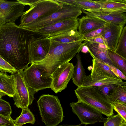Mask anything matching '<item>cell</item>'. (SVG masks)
Instances as JSON below:
<instances>
[{"label":"cell","instance_id":"5bb4252c","mask_svg":"<svg viewBox=\"0 0 126 126\" xmlns=\"http://www.w3.org/2000/svg\"><path fill=\"white\" fill-rule=\"evenodd\" d=\"M104 27L101 35L106 41L108 49L115 51L124 26L107 23Z\"/></svg>","mask_w":126,"mask_h":126},{"label":"cell","instance_id":"8d00e7d4","mask_svg":"<svg viewBox=\"0 0 126 126\" xmlns=\"http://www.w3.org/2000/svg\"><path fill=\"white\" fill-rule=\"evenodd\" d=\"M85 41L91 43H96L103 44L105 45L107 47L106 41L104 38L101 35H100L94 38Z\"/></svg>","mask_w":126,"mask_h":126},{"label":"cell","instance_id":"d590c367","mask_svg":"<svg viewBox=\"0 0 126 126\" xmlns=\"http://www.w3.org/2000/svg\"><path fill=\"white\" fill-rule=\"evenodd\" d=\"M106 64L109 67L111 71L120 79H121L126 80V76L121 71L113 65Z\"/></svg>","mask_w":126,"mask_h":126},{"label":"cell","instance_id":"ee69618b","mask_svg":"<svg viewBox=\"0 0 126 126\" xmlns=\"http://www.w3.org/2000/svg\"></svg>","mask_w":126,"mask_h":126},{"label":"cell","instance_id":"4316f807","mask_svg":"<svg viewBox=\"0 0 126 126\" xmlns=\"http://www.w3.org/2000/svg\"><path fill=\"white\" fill-rule=\"evenodd\" d=\"M20 115L14 120L15 124L17 126H22L25 124L29 123L33 124L35 121L34 115L28 108L23 109Z\"/></svg>","mask_w":126,"mask_h":126},{"label":"cell","instance_id":"cb8c5ba5","mask_svg":"<svg viewBox=\"0 0 126 126\" xmlns=\"http://www.w3.org/2000/svg\"><path fill=\"white\" fill-rule=\"evenodd\" d=\"M106 96L112 104L117 103L126 104V85H116L110 94Z\"/></svg>","mask_w":126,"mask_h":126},{"label":"cell","instance_id":"b9f144b4","mask_svg":"<svg viewBox=\"0 0 126 126\" xmlns=\"http://www.w3.org/2000/svg\"><path fill=\"white\" fill-rule=\"evenodd\" d=\"M121 126H126V122L124 121Z\"/></svg>","mask_w":126,"mask_h":126},{"label":"cell","instance_id":"9c48e42d","mask_svg":"<svg viewBox=\"0 0 126 126\" xmlns=\"http://www.w3.org/2000/svg\"><path fill=\"white\" fill-rule=\"evenodd\" d=\"M73 112L78 117L81 122L80 124L87 125L98 122L104 123L107 118L103 117L102 114L92 107L83 102L77 101L70 104Z\"/></svg>","mask_w":126,"mask_h":126},{"label":"cell","instance_id":"60d3db41","mask_svg":"<svg viewBox=\"0 0 126 126\" xmlns=\"http://www.w3.org/2000/svg\"><path fill=\"white\" fill-rule=\"evenodd\" d=\"M6 95V94L4 92L0 90V98Z\"/></svg>","mask_w":126,"mask_h":126},{"label":"cell","instance_id":"5b68a950","mask_svg":"<svg viewBox=\"0 0 126 126\" xmlns=\"http://www.w3.org/2000/svg\"><path fill=\"white\" fill-rule=\"evenodd\" d=\"M62 8L48 16L41 17L22 27L34 32L43 27L60 21L77 18L82 12L80 8L70 5L63 4Z\"/></svg>","mask_w":126,"mask_h":126},{"label":"cell","instance_id":"e575fe53","mask_svg":"<svg viewBox=\"0 0 126 126\" xmlns=\"http://www.w3.org/2000/svg\"><path fill=\"white\" fill-rule=\"evenodd\" d=\"M14 120L0 114V126H16Z\"/></svg>","mask_w":126,"mask_h":126},{"label":"cell","instance_id":"ffe728a7","mask_svg":"<svg viewBox=\"0 0 126 126\" xmlns=\"http://www.w3.org/2000/svg\"><path fill=\"white\" fill-rule=\"evenodd\" d=\"M108 84L126 85V82L122 80L110 78L92 79L90 75L86 76L83 84L79 87H96Z\"/></svg>","mask_w":126,"mask_h":126},{"label":"cell","instance_id":"83f0119b","mask_svg":"<svg viewBox=\"0 0 126 126\" xmlns=\"http://www.w3.org/2000/svg\"><path fill=\"white\" fill-rule=\"evenodd\" d=\"M115 52L126 59V26L124 27L119 39Z\"/></svg>","mask_w":126,"mask_h":126},{"label":"cell","instance_id":"7402d4cb","mask_svg":"<svg viewBox=\"0 0 126 126\" xmlns=\"http://www.w3.org/2000/svg\"><path fill=\"white\" fill-rule=\"evenodd\" d=\"M63 4L72 5L85 11H99L100 8L96 1L91 0H56Z\"/></svg>","mask_w":126,"mask_h":126},{"label":"cell","instance_id":"6da1fadb","mask_svg":"<svg viewBox=\"0 0 126 126\" xmlns=\"http://www.w3.org/2000/svg\"><path fill=\"white\" fill-rule=\"evenodd\" d=\"M31 32L14 23L0 26V56L18 70L30 63L28 44Z\"/></svg>","mask_w":126,"mask_h":126},{"label":"cell","instance_id":"603a6c76","mask_svg":"<svg viewBox=\"0 0 126 126\" xmlns=\"http://www.w3.org/2000/svg\"><path fill=\"white\" fill-rule=\"evenodd\" d=\"M0 90L10 97H14L15 90L13 74L9 75L6 73H2L0 74Z\"/></svg>","mask_w":126,"mask_h":126},{"label":"cell","instance_id":"52a82bcc","mask_svg":"<svg viewBox=\"0 0 126 126\" xmlns=\"http://www.w3.org/2000/svg\"><path fill=\"white\" fill-rule=\"evenodd\" d=\"M23 71L18 70L14 74L15 93L13 97L14 104L22 109L28 108L32 104L36 92L30 87L25 79Z\"/></svg>","mask_w":126,"mask_h":126},{"label":"cell","instance_id":"1f68e13d","mask_svg":"<svg viewBox=\"0 0 126 126\" xmlns=\"http://www.w3.org/2000/svg\"><path fill=\"white\" fill-rule=\"evenodd\" d=\"M113 110L126 122V104L117 103L112 104Z\"/></svg>","mask_w":126,"mask_h":126},{"label":"cell","instance_id":"e0dca14e","mask_svg":"<svg viewBox=\"0 0 126 126\" xmlns=\"http://www.w3.org/2000/svg\"><path fill=\"white\" fill-rule=\"evenodd\" d=\"M92 61V67L90 74L92 79L110 78L122 80L117 76L103 62L95 59H93Z\"/></svg>","mask_w":126,"mask_h":126},{"label":"cell","instance_id":"7c38bea8","mask_svg":"<svg viewBox=\"0 0 126 126\" xmlns=\"http://www.w3.org/2000/svg\"><path fill=\"white\" fill-rule=\"evenodd\" d=\"M25 6L16 1L0 0V26L15 21L24 13Z\"/></svg>","mask_w":126,"mask_h":126},{"label":"cell","instance_id":"f1b7e54d","mask_svg":"<svg viewBox=\"0 0 126 126\" xmlns=\"http://www.w3.org/2000/svg\"><path fill=\"white\" fill-rule=\"evenodd\" d=\"M124 121L118 114L116 115L113 114L108 117L104 123V126H121Z\"/></svg>","mask_w":126,"mask_h":126},{"label":"cell","instance_id":"d6a6232c","mask_svg":"<svg viewBox=\"0 0 126 126\" xmlns=\"http://www.w3.org/2000/svg\"><path fill=\"white\" fill-rule=\"evenodd\" d=\"M104 26L101 28L82 35L84 37V41L94 38L100 35H101L104 30Z\"/></svg>","mask_w":126,"mask_h":126},{"label":"cell","instance_id":"d6986e66","mask_svg":"<svg viewBox=\"0 0 126 126\" xmlns=\"http://www.w3.org/2000/svg\"><path fill=\"white\" fill-rule=\"evenodd\" d=\"M100 11L109 12L124 13L126 12V0H100L96 1Z\"/></svg>","mask_w":126,"mask_h":126},{"label":"cell","instance_id":"30bf717a","mask_svg":"<svg viewBox=\"0 0 126 126\" xmlns=\"http://www.w3.org/2000/svg\"><path fill=\"white\" fill-rule=\"evenodd\" d=\"M51 41L48 37L44 36L37 38L32 36L28 44L29 55L31 64L43 60L49 52Z\"/></svg>","mask_w":126,"mask_h":126},{"label":"cell","instance_id":"ac0fdd59","mask_svg":"<svg viewBox=\"0 0 126 126\" xmlns=\"http://www.w3.org/2000/svg\"><path fill=\"white\" fill-rule=\"evenodd\" d=\"M86 42V45L88 48V52L93 58L101 61L106 64L113 65L110 60L107 52V47L105 45L96 43Z\"/></svg>","mask_w":126,"mask_h":126},{"label":"cell","instance_id":"4dcf8cb0","mask_svg":"<svg viewBox=\"0 0 126 126\" xmlns=\"http://www.w3.org/2000/svg\"><path fill=\"white\" fill-rule=\"evenodd\" d=\"M0 70L1 73H15L18 70L15 68L0 56Z\"/></svg>","mask_w":126,"mask_h":126},{"label":"cell","instance_id":"277c9868","mask_svg":"<svg viewBox=\"0 0 126 126\" xmlns=\"http://www.w3.org/2000/svg\"><path fill=\"white\" fill-rule=\"evenodd\" d=\"M37 103L42 121L46 126H56L63 121V109L57 96L42 94Z\"/></svg>","mask_w":126,"mask_h":126},{"label":"cell","instance_id":"d4e9b609","mask_svg":"<svg viewBox=\"0 0 126 126\" xmlns=\"http://www.w3.org/2000/svg\"><path fill=\"white\" fill-rule=\"evenodd\" d=\"M77 63L74 67L72 79L73 82L78 87L81 86L86 76L82 62L81 56L79 53L76 55Z\"/></svg>","mask_w":126,"mask_h":126},{"label":"cell","instance_id":"74e56055","mask_svg":"<svg viewBox=\"0 0 126 126\" xmlns=\"http://www.w3.org/2000/svg\"><path fill=\"white\" fill-rule=\"evenodd\" d=\"M40 0H16L17 2L24 5H29L31 7L39 1Z\"/></svg>","mask_w":126,"mask_h":126},{"label":"cell","instance_id":"3957f363","mask_svg":"<svg viewBox=\"0 0 126 126\" xmlns=\"http://www.w3.org/2000/svg\"><path fill=\"white\" fill-rule=\"evenodd\" d=\"M75 92L78 101L92 107L108 117L114 114L112 104L94 87H77Z\"/></svg>","mask_w":126,"mask_h":126},{"label":"cell","instance_id":"7a4b0ae2","mask_svg":"<svg viewBox=\"0 0 126 126\" xmlns=\"http://www.w3.org/2000/svg\"><path fill=\"white\" fill-rule=\"evenodd\" d=\"M80 41L69 43L51 41L48 54L42 61L32 64L47 71L51 75L59 66L69 62L81 51L86 42Z\"/></svg>","mask_w":126,"mask_h":126},{"label":"cell","instance_id":"2e32d148","mask_svg":"<svg viewBox=\"0 0 126 126\" xmlns=\"http://www.w3.org/2000/svg\"><path fill=\"white\" fill-rule=\"evenodd\" d=\"M78 32L83 35L104 26L106 22L93 17L86 15L79 19Z\"/></svg>","mask_w":126,"mask_h":126},{"label":"cell","instance_id":"ba28073f","mask_svg":"<svg viewBox=\"0 0 126 126\" xmlns=\"http://www.w3.org/2000/svg\"><path fill=\"white\" fill-rule=\"evenodd\" d=\"M29 86L36 92L47 88H50L52 81L51 75L44 69L31 64L23 71Z\"/></svg>","mask_w":126,"mask_h":126},{"label":"cell","instance_id":"9a60e30c","mask_svg":"<svg viewBox=\"0 0 126 126\" xmlns=\"http://www.w3.org/2000/svg\"><path fill=\"white\" fill-rule=\"evenodd\" d=\"M86 15L93 17L110 23L124 26L126 17L124 13L109 12L99 11H85L81 10Z\"/></svg>","mask_w":126,"mask_h":126},{"label":"cell","instance_id":"4fadbf2b","mask_svg":"<svg viewBox=\"0 0 126 126\" xmlns=\"http://www.w3.org/2000/svg\"><path fill=\"white\" fill-rule=\"evenodd\" d=\"M79 19L72 18L59 21L41 28L34 32L49 37L72 30H77Z\"/></svg>","mask_w":126,"mask_h":126},{"label":"cell","instance_id":"f546056e","mask_svg":"<svg viewBox=\"0 0 126 126\" xmlns=\"http://www.w3.org/2000/svg\"><path fill=\"white\" fill-rule=\"evenodd\" d=\"M12 113V110L9 103L0 98V114L11 119V115Z\"/></svg>","mask_w":126,"mask_h":126},{"label":"cell","instance_id":"484cf974","mask_svg":"<svg viewBox=\"0 0 126 126\" xmlns=\"http://www.w3.org/2000/svg\"><path fill=\"white\" fill-rule=\"evenodd\" d=\"M109 58L113 65L126 76V59L116 53L115 51L108 49Z\"/></svg>","mask_w":126,"mask_h":126},{"label":"cell","instance_id":"7bdbcfd3","mask_svg":"<svg viewBox=\"0 0 126 126\" xmlns=\"http://www.w3.org/2000/svg\"><path fill=\"white\" fill-rule=\"evenodd\" d=\"M1 73L0 72V74H1Z\"/></svg>","mask_w":126,"mask_h":126},{"label":"cell","instance_id":"836d02e7","mask_svg":"<svg viewBox=\"0 0 126 126\" xmlns=\"http://www.w3.org/2000/svg\"><path fill=\"white\" fill-rule=\"evenodd\" d=\"M116 85H115L108 84L94 87L102 94L107 96L110 94L113 88Z\"/></svg>","mask_w":126,"mask_h":126},{"label":"cell","instance_id":"ab89813d","mask_svg":"<svg viewBox=\"0 0 126 126\" xmlns=\"http://www.w3.org/2000/svg\"><path fill=\"white\" fill-rule=\"evenodd\" d=\"M56 126H90L87 125H85L84 126L82 125L81 124H79L78 125H68V124H66V125H58Z\"/></svg>","mask_w":126,"mask_h":126},{"label":"cell","instance_id":"f35d334b","mask_svg":"<svg viewBox=\"0 0 126 126\" xmlns=\"http://www.w3.org/2000/svg\"><path fill=\"white\" fill-rule=\"evenodd\" d=\"M88 47L85 44L83 46L81 51L83 53H86L88 52Z\"/></svg>","mask_w":126,"mask_h":126},{"label":"cell","instance_id":"44dd1931","mask_svg":"<svg viewBox=\"0 0 126 126\" xmlns=\"http://www.w3.org/2000/svg\"><path fill=\"white\" fill-rule=\"evenodd\" d=\"M48 38L51 41L64 43L84 41L83 36L77 30H70Z\"/></svg>","mask_w":126,"mask_h":126},{"label":"cell","instance_id":"8fae6325","mask_svg":"<svg viewBox=\"0 0 126 126\" xmlns=\"http://www.w3.org/2000/svg\"><path fill=\"white\" fill-rule=\"evenodd\" d=\"M74 67L72 63L67 62L59 66L52 74L50 88L55 93L61 92L66 88L72 79Z\"/></svg>","mask_w":126,"mask_h":126},{"label":"cell","instance_id":"8992f818","mask_svg":"<svg viewBox=\"0 0 126 126\" xmlns=\"http://www.w3.org/2000/svg\"><path fill=\"white\" fill-rule=\"evenodd\" d=\"M63 6V4L56 0H40L24 12L21 16L20 24L19 26L22 27L41 17L51 14L61 9Z\"/></svg>","mask_w":126,"mask_h":126}]
</instances>
